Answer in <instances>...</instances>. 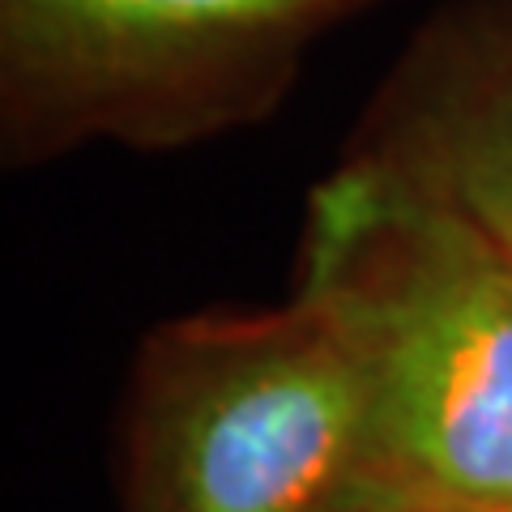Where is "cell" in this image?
<instances>
[{"label": "cell", "instance_id": "cell-3", "mask_svg": "<svg viewBox=\"0 0 512 512\" xmlns=\"http://www.w3.org/2000/svg\"><path fill=\"white\" fill-rule=\"evenodd\" d=\"M333 0H0L22 90L82 116L154 111L256 73Z\"/></svg>", "mask_w": 512, "mask_h": 512}, {"label": "cell", "instance_id": "cell-2", "mask_svg": "<svg viewBox=\"0 0 512 512\" xmlns=\"http://www.w3.org/2000/svg\"><path fill=\"white\" fill-rule=\"evenodd\" d=\"M128 512H363L367 402L308 303L192 320L141 376Z\"/></svg>", "mask_w": 512, "mask_h": 512}, {"label": "cell", "instance_id": "cell-4", "mask_svg": "<svg viewBox=\"0 0 512 512\" xmlns=\"http://www.w3.org/2000/svg\"><path fill=\"white\" fill-rule=\"evenodd\" d=\"M389 163L512 256V47L431 94Z\"/></svg>", "mask_w": 512, "mask_h": 512}, {"label": "cell", "instance_id": "cell-1", "mask_svg": "<svg viewBox=\"0 0 512 512\" xmlns=\"http://www.w3.org/2000/svg\"><path fill=\"white\" fill-rule=\"evenodd\" d=\"M299 303L363 384V512H512V256L380 158L316 192Z\"/></svg>", "mask_w": 512, "mask_h": 512}]
</instances>
